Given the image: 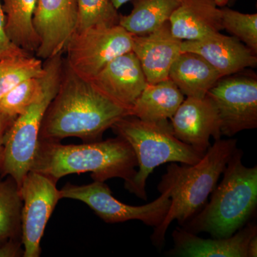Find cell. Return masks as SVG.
<instances>
[{
    "instance_id": "obj_28",
    "label": "cell",
    "mask_w": 257,
    "mask_h": 257,
    "mask_svg": "<svg viewBox=\"0 0 257 257\" xmlns=\"http://www.w3.org/2000/svg\"><path fill=\"white\" fill-rule=\"evenodd\" d=\"M23 240L8 239L0 243V257H18L24 256Z\"/></svg>"
},
{
    "instance_id": "obj_14",
    "label": "cell",
    "mask_w": 257,
    "mask_h": 257,
    "mask_svg": "<svg viewBox=\"0 0 257 257\" xmlns=\"http://www.w3.org/2000/svg\"><path fill=\"white\" fill-rule=\"evenodd\" d=\"M181 52L202 56L221 77L242 72L257 65L256 55L242 42L220 32L197 40H183Z\"/></svg>"
},
{
    "instance_id": "obj_9",
    "label": "cell",
    "mask_w": 257,
    "mask_h": 257,
    "mask_svg": "<svg viewBox=\"0 0 257 257\" xmlns=\"http://www.w3.org/2000/svg\"><path fill=\"white\" fill-rule=\"evenodd\" d=\"M207 96L217 110L221 135L231 138L257 127V77L253 72L221 77Z\"/></svg>"
},
{
    "instance_id": "obj_6",
    "label": "cell",
    "mask_w": 257,
    "mask_h": 257,
    "mask_svg": "<svg viewBox=\"0 0 257 257\" xmlns=\"http://www.w3.org/2000/svg\"><path fill=\"white\" fill-rule=\"evenodd\" d=\"M41 92L23 114L8 128L4 138V162L0 177L10 176L19 187L31 170L39 143L44 116L62 79L64 60L62 55L45 60Z\"/></svg>"
},
{
    "instance_id": "obj_17",
    "label": "cell",
    "mask_w": 257,
    "mask_h": 257,
    "mask_svg": "<svg viewBox=\"0 0 257 257\" xmlns=\"http://www.w3.org/2000/svg\"><path fill=\"white\" fill-rule=\"evenodd\" d=\"M169 22L172 35L182 41L200 40L224 30L221 8L213 0H181Z\"/></svg>"
},
{
    "instance_id": "obj_10",
    "label": "cell",
    "mask_w": 257,
    "mask_h": 257,
    "mask_svg": "<svg viewBox=\"0 0 257 257\" xmlns=\"http://www.w3.org/2000/svg\"><path fill=\"white\" fill-rule=\"evenodd\" d=\"M57 183L50 177L30 171L20 187L22 240L24 257L41 255L40 243L49 219L60 200Z\"/></svg>"
},
{
    "instance_id": "obj_13",
    "label": "cell",
    "mask_w": 257,
    "mask_h": 257,
    "mask_svg": "<svg viewBox=\"0 0 257 257\" xmlns=\"http://www.w3.org/2000/svg\"><path fill=\"white\" fill-rule=\"evenodd\" d=\"M89 82L96 90L128 111L148 84L133 51L111 61Z\"/></svg>"
},
{
    "instance_id": "obj_32",
    "label": "cell",
    "mask_w": 257,
    "mask_h": 257,
    "mask_svg": "<svg viewBox=\"0 0 257 257\" xmlns=\"http://www.w3.org/2000/svg\"><path fill=\"white\" fill-rule=\"evenodd\" d=\"M214 3H215L216 7L219 8H224L229 5V0H213Z\"/></svg>"
},
{
    "instance_id": "obj_11",
    "label": "cell",
    "mask_w": 257,
    "mask_h": 257,
    "mask_svg": "<svg viewBox=\"0 0 257 257\" xmlns=\"http://www.w3.org/2000/svg\"><path fill=\"white\" fill-rule=\"evenodd\" d=\"M33 23L40 42L36 57L62 55L77 30V0H37Z\"/></svg>"
},
{
    "instance_id": "obj_15",
    "label": "cell",
    "mask_w": 257,
    "mask_h": 257,
    "mask_svg": "<svg viewBox=\"0 0 257 257\" xmlns=\"http://www.w3.org/2000/svg\"><path fill=\"white\" fill-rule=\"evenodd\" d=\"M179 40L172 35L170 22L143 35H133V52L138 57L148 84L169 79L172 64L180 55Z\"/></svg>"
},
{
    "instance_id": "obj_33",
    "label": "cell",
    "mask_w": 257,
    "mask_h": 257,
    "mask_svg": "<svg viewBox=\"0 0 257 257\" xmlns=\"http://www.w3.org/2000/svg\"><path fill=\"white\" fill-rule=\"evenodd\" d=\"M238 0H229V5H229V6H231V5H234L235 3H236V2Z\"/></svg>"
},
{
    "instance_id": "obj_7",
    "label": "cell",
    "mask_w": 257,
    "mask_h": 257,
    "mask_svg": "<svg viewBox=\"0 0 257 257\" xmlns=\"http://www.w3.org/2000/svg\"><path fill=\"white\" fill-rule=\"evenodd\" d=\"M133 50V35L119 24L98 25L74 32L66 47V67L90 81L111 61Z\"/></svg>"
},
{
    "instance_id": "obj_30",
    "label": "cell",
    "mask_w": 257,
    "mask_h": 257,
    "mask_svg": "<svg viewBox=\"0 0 257 257\" xmlns=\"http://www.w3.org/2000/svg\"><path fill=\"white\" fill-rule=\"evenodd\" d=\"M257 256V234L253 236L248 242L247 257Z\"/></svg>"
},
{
    "instance_id": "obj_24",
    "label": "cell",
    "mask_w": 257,
    "mask_h": 257,
    "mask_svg": "<svg viewBox=\"0 0 257 257\" xmlns=\"http://www.w3.org/2000/svg\"><path fill=\"white\" fill-rule=\"evenodd\" d=\"M43 76L27 79L3 96L0 99V114L13 120L23 114L41 92Z\"/></svg>"
},
{
    "instance_id": "obj_1",
    "label": "cell",
    "mask_w": 257,
    "mask_h": 257,
    "mask_svg": "<svg viewBox=\"0 0 257 257\" xmlns=\"http://www.w3.org/2000/svg\"><path fill=\"white\" fill-rule=\"evenodd\" d=\"M128 115V109L64 64L60 87L42 120L39 141L60 142L67 138H78L84 143L99 141L104 132Z\"/></svg>"
},
{
    "instance_id": "obj_5",
    "label": "cell",
    "mask_w": 257,
    "mask_h": 257,
    "mask_svg": "<svg viewBox=\"0 0 257 257\" xmlns=\"http://www.w3.org/2000/svg\"><path fill=\"white\" fill-rule=\"evenodd\" d=\"M111 128L118 137L124 139L135 152L139 170L124 187L143 200L147 199V179L156 167L171 162L194 165L205 154L176 138L168 120L147 121L128 115Z\"/></svg>"
},
{
    "instance_id": "obj_22",
    "label": "cell",
    "mask_w": 257,
    "mask_h": 257,
    "mask_svg": "<svg viewBox=\"0 0 257 257\" xmlns=\"http://www.w3.org/2000/svg\"><path fill=\"white\" fill-rule=\"evenodd\" d=\"M22 199L20 188L10 176L0 178V243L22 239Z\"/></svg>"
},
{
    "instance_id": "obj_20",
    "label": "cell",
    "mask_w": 257,
    "mask_h": 257,
    "mask_svg": "<svg viewBox=\"0 0 257 257\" xmlns=\"http://www.w3.org/2000/svg\"><path fill=\"white\" fill-rule=\"evenodd\" d=\"M37 0H2L5 32L10 41L30 55L40 47L33 19Z\"/></svg>"
},
{
    "instance_id": "obj_2",
    "label": "cell",
    "mask_w": 257,
    "mask_h": 257,
    "mask_svg": "<svg viewBox=\"0 0 257 257\" xmlns=\"http://www.w3.org/2000/svg\"><path fill=\"white\" fill-rule=\"evenodd\" d=\"M136 167L138 161L133 148L117 136L82 145L40 140L30 171L56 182L64 176L91 172L94 181L121 178L126 184L136 175Z\"/></svg>"
},
{
    "instance_id": "obj_4",
    "label": "cell",
    "mask_w": 257,
    "mask_h": 257,
    "mask_svg": "<svg viewBox=\"0 0 257 257\" xmlns=\"http://www.w3.org/2000/svg\"><path fill=\"white\" fill-rule=\"evenodd\" d=\"M242 156L243 152L236 148L210 201L184 225V229L227 238L248 222L257 206V167L243 165Z\"/></svg>"
},
{
    "instance_id": "obj_29",
    "label": "cell",
    "mask_w": 257,
    "mask_h": 257,
    "mask_svg": "<svg viewBox=\"0 0 257 257\" xmlns=\"http://www.w3.org/2000/svg\"><path fill=\"white\" fill-rule=\"evenodd\" d=\"M15 120L10 119L5 115L0 114V175L3 170L4 162V138L8 128L13 124Z\"/></svg>"
},
{
    "instance_id": "obj_31",
    "label": "cell",
    "mask_w": 257,
    "mask_h": 257,
    "mask_svg": "<svg viewBox=\"0 0 257 257\" xmlns=\"http://www.w3.org/2000/svg\"><path fill=\"white\" fill-rule=\"evenodd\" d=\"M113 5L116 10H119L122 5L126 4L128 2L132 1V0H111Z\"/></svg>"
},
{
    "instance_id": "obj_21",
    "label": "cell",
    "mask_w": 257,
    "mask_h": 257,
    "mask_svg": "<svg viewBox=\"0 0 257 257\" xmlns=\"http://www.w3.org/2000/svg\"><path fill=\"white\" fill-rule=\"evenodd\" d=\"M133 9L120 15L119 25L133 35L155 31L170 20L181 0H132Z\"/></svg>"
},
{
    "instance_id": "obj_8",
    "label": "cell",
    "mask_w": 257,
    "mask_h": 257,
    "mask_svg": "<svg viewBox=\"0 0 257 257\" xmlns=\"http://www.w3.org/2000/svg\"><path fill=\"white\" fill-rule=\"evenodd\" d=\"M59 196L60 199H72L84 203L104 222L138 220L155 229L165 220L171 205L167 192L161 193L160 197L145 205H128L113 197L109 187L98 181L84 185L67 183L59 190Z\"/></svg>"
},
{
    "instance_id": "obj_27",
    "label": "cell",
    "mask_w": 257,
    "mask_h": 257,
    "mask_svg": "<svg viewBox=\"0 0 257 257\" xmlns=\"http://www.w3.org/2000/svg\"><path fill=\"white\" fill-rule=\"evenodd\" d=\"M5 20L4 12L0 0V60L11 56L27 53L25 51L18 48L10 41L5 32Z\"/></svg>"
},
{
    "instance_id": "obj_3",
    "label": "cell",
    "mask_w": 257,
    "mask_h": 257,
    "mask_svg": "<svg viewBox=\"0 0 257 257\" xmlns=\"http://www.w3.org/2000/svg\"><path fill=\"white\" fill-rule=\"evenodd\" d=\"M234 139H219L197 163L180 166L171 162L157 187L160 193L170 194V208L165 220L152 235L154 244H164L166 232L172 221L177 220L183 226L205 205L237 148Z\"/></svg>"
},
{
    "instance_id": "obj_16",
    "label": "cell",
    "mask_w": 257,
    "mask_h": 257,
    "mask_svg": "<svg viewBox=\"0 0 257 257\" xmlns=\"http://www.w3.org/2000/svg\"><path fill=\"white\" fill-rule=\"evenodd\" d=\"M257 234L256 224H248L227 238L202 239L184 229L173 231V256L184 257H247L248 242Z\"/></svg>"
},
{
    "instance_id": "obj_23",
    "label": "cell",
    "mask_w": 257,
    "mask_h": 257,
    "mask_svg": "<svg viewBox=\"0 0 257 257\" xmlns=\"http://www.w3.org/2000/svg\"><path fill=\"white\" fill-rule=\"evenodd\" d=\"M45 72L41 59L28 53L0 60V99L27 79L41 77Z\"/></svg>"
},
{
    "instance_id": "obj_25",
    "label": "cell",
    "mask_w": 257,
    "mask_h": 257,
    "mask_svg": "<svg viewBox=\"0 0 257 257\" xmlns=\"http://www.w3.org/2000/svg\"><path fill=\"white\" fill-rule=\"evenodd\" d=\"M77 31L98 25L119 23V15L111 0H77Z\"/></svg>"
},
{
    "instance_id": "obj_19",
    "label": "cell",
    "mask_w": 257,
    "mask_h": 257,
    "mask_svg": "<svg viewBox=\"0 0 257 257\" xmlns=\"http://www.w3.org/2000/svg\"><path fill=\"white\" fill-rule=\"evenodd\" d=\"M184 96L170 79L147 84L130 110V115L147 121L168 120L184 101Z\"/></svg>"
},
{
    "instance_id": "obj_26",
    "label": "cell",
    "mask_w": 257,
    "mask_h": 257,
    "mask_svg": "<svg viewBox=\"0 0 257 257\" xmlns=\"http://www.w3.org/2000/svg\"><path fill=\"white\" fill-rule=\"evenodd\" d=\"M224 30L257 55V14H248L224 7L221 8Z\"/></svg>"
},
{
    "instance_id": "obj_18",
    "label": "cell",
    "mask_w": 257,
    "mask_h": 257,
    "mask_svg": "<svg viewBox=\"0 0 257 257\" xmlns=\"http://www.w3.org/2000/svg\"><path fill=\"white\" fill-rule=\"evenodd\" d=\"M169 79L187 97L204 98L221 76L202 56L181 52L169 72Z\"/></svg>"
},
{
    "instance_id": "obj_12",
    "label": "cell",
    "mask_w": 257,
    "mask_h": 257,
    "mask_svg": "<svg viewBox=\"0 0 257 257\" xmlns=\"http://www.w3.org/2000/svg\"><path fill=\"white\" fill-rule=\"evenodd\" d=\"M170 120L176 138L202 153L210 147L211 138L222 136L217 110L207 95L184 98Z\"/></svg>"
}]
</instances>
